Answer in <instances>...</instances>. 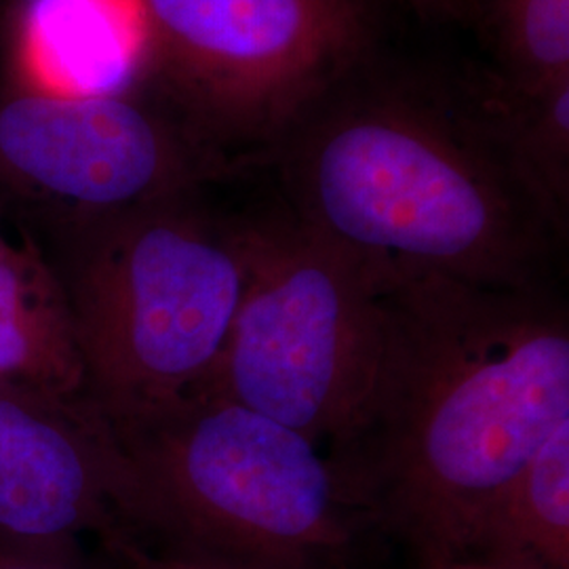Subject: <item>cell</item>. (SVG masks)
Segmentation results:
<instances>
[{"mask_svg": "<svg viewBox=\"0 0 569 569\" xmlns=\"http://www.w3.org/2000/svg\"><path fill=\"white\" fill-rule=\"evenodd\" d=\"M108 550V557L112 559V569H182L171 563L159 561L154 557H150L148 552L138 549L136 545L129 542H108L103 545Z\"/></svg>", "mask_w": 569, "mask_h": 569, "instance_id": "2e32d148", "label": "cell"}, {"mask_svg": "<svg viewBox=\"0 0 569 569\" xmlns=\"http://www.w3.org/2000/svg\"><path fill=\"white\" fill-rule=\"evenodd\" d=\"M500 63L496 87L533 93L569 77V0H477Z\"/></svg>", "mask_w": 569, "mask_h": 569, "instance_id": "4fadbf2b", "label": "cell"}, {"mask_svg": "<svg viewBox=\"0 0 569 569\" xmlns=\"http://www.w3.org/2000/svg\"><path fill=\"white\" fill-rule=\"evenodd\" d=\"M244 283L211 390L298 430L336 439L371 387L387 270L302 224L283 203L237 220Z\"/></svg>", "mask_w": 569, "mask_h": 569, "instance_id": "5b68a950", "label": "cell"}, {"mask_svg": "<svg viewBox=\"0 0 569 569\" xmlns=\"http://www.w3.org/2000/svg\"><path fill=\"white\" fill-rule=\"evenodd\" d=\"M0 387L87 395L60 272L30 237L0 256Z\"/></svg>", "mask_w": 569, "mask_h": 569, "instance_id": "30bf717a", "label": "cell"}, {"mask_svg": "<svg viewBox=\"0 0 569 569\" xmlns=\"http://www.w3.org/2000/svg\"><path fill=\"white\" fill-rule=\"evenodd\" d=\"M127 481L114 428L87 395L0 387V540L117 542Z\"/></svg>", "mask_w": 569, "mask_h": 569, "instance_id": "ba28073f", "label": "cell"}, {"mask_svg": "<svg viewBox=\"0 0 569 569\" xmlns=\"http://www.w3.org/2000/svg\"><path fill=\"white\" fill-rule=\"evenodd\" d=\"M416 569H517L505 568V566H496V563H486V561H477V559H453V561H441V563H430Z\"/></svg>", "mask_w": 569, "mask_h": 569, "instance_id": "e0dca14e", "label": "cell"}, {"mask_svg": "<svg viewBox=\"0 0 569 569\" xmlns=\"http://www.w3.org/2000/svg\"><path fill=\"white\" fill-rule=\"evenodd\" d=\"M380 308L371 387L327 465L416 568L465 559L493 498L569 422L568 300L557 283L388 270Z\"/></svg>", "mask_w": 569, "mask_h": 569, "instance_id": "6da1fadb", "label": "cell"}, {"mask_svg": "<svg viewBox=\"0 0 569 569\" xmlns=\"http://www.w3.org/2000/svg\"><path fill=\"white\" fill-rule=\"evenodd\" d=\"M422 18L446 21L477 20V0H395Z\"/></svg>", "mask_w": 569, "mask_h": 569, "instance_id": "9a60e30c", "label": "cell"}, {"mask_svg": "<svg viewBox=\"0 0 569 569\" xmlns=\"http://www.w3.org/2000/svg\"><path fill=\"white\" fill-rule=\"evenodd\" d=\"M512 171L568 237L569 77L533 93L491 87L479 100Z\"/></svg>", "mask_w": 569, "mask_h": 569, "instance_id": "7c38bea8", "label": "cell"}, {"mask_svg": "<svg viewBox=\"0 0 569 569\" xmlns=\"http://www.w3.org/2000/svg\"><path fill=\"white\" fill-rule=\"evenodd\" d=\"M148 72L211 150L243 169L366 63V0H138Z\"/></svg>", "mask_w": 569, "mask_h": 569, "instance_id": "8992f818", "label": "cell"}, {"mask_svg": "<svg viewBox=\"0 0 569 569\" xmlns=\"http://www.w3.org/2000/svg\"><path fill=\"white\" fill-rule=\"evenodd\" d=\"M239 171L171 108L136 91L68 96L0 89V194L60 230L201 192Z\"/></svg>", "mask_w": 569, "mask_h": 569, "instance_id": "52a82bcc", "label": "cell"}, {"mask_svg": "<svg viewBox=\"0 0 569 569\" xmlns=\"http://www.w3.org/2000/svg\"><path fill=\"white\" fill-rule=\"evenodd\" d=\"M16 241H18V239L11 237V232L7 230V226L2 222V213H0V256H4Z\"/></svg>", "mask_w": 569, "mask_h": 569, "instance_id": "ac0fdd59", "label": "cell"}, {"mask_svg": "<svg viewBox=\"0 0 569 569\" xmlns=\"http://www.w3.org/2000/svg\"><path fill=\"white\" fill-rule=\"evenodd\" d=\"M465 559L505 568L569 569V422L493 498Z\"/></svg>", "mask_w": 569, "mask_h": 569, "instance_id": "8fae6325", "label": "cell"}, {"mask_svg": "<svg viewBox=\"0 0 569 569\" xmlns=\"http://www.w3.org/2000/svg\"><path fill=\"white\" fill-rule=\"evenodd\" d=\"M11 79L68 96L133 91L148 72L138 0H13L7 16Z\"/></svg>", "mask_w": 569, "mask_h": 569, "instance_id": "9c48e42d", "label": "cell"}, {"mask_svg": "<svg viewBox=\"0 0 569 569\" xmlns=\"http://www.w3.org/2000/svg\"><path fill=\"white\" fill-rule=\"evenodd\" d=\"M60 272L87 397L108 418L203 387L224 350L244 283L237 220L199 192L60 230Z\"/></svg>", "mask_w": 569, "mask_h": 569, "instance_id": "277c9868", "label": "cell"}, {"mask_svg": "<svg viewBox=\"0 0 569 569\" xmlns=\"http://www.w3.org/2000/svg\"><path fill=\"white\" fill-rule=\"evenodd\" d=\"M108 420L129 470L122 542L159 561L342 569L367 529L319 446L222 395L197 390Z\"/></svg>", "mask_w": 569, "mask_h": 569, "instance_id": "3957f363", "label": "cell"}, {"mask_svg": "<svg viewBox=\"0 0 569 569\" xmlns=\"http://www.w3.org/2000/svg\"><path fill=\"white\" fill-rule=\"evenodd\" d=\"M264 159L284 207L369 264L488 287L557 283L568 237L512 171L479 100L350 72Z\"/></svg>", "mask_w": 569, "mask_h": 569, "instance_id": "7a4b0ae2", "label": "cell"}, {"mask_svg": "<svg viewBox=\"0 0 569 569\" xmlns=\"http://www.w3.org/2000/svg\"><path fill=\"white\" fill-rule=\"evenodd\" d=\"M0 569H93L79 542L28 545L0 540Z\"/></svg>", "mask_w": 569, "mask_h": 569, "instance_id": "5bb4252c", "label": "cell"}]
</instances>
